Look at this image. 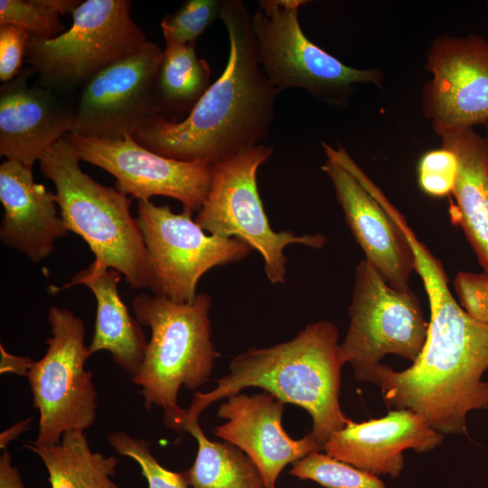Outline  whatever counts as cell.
Segmentation results:
<instances>
[{
    "instance_id": "obj_1",
    "label": "cell",
    "mask_w": 488,
    "mask_h": 488,
    "mask_svg": "<svg viewBox=\"0 0 488 488\" xmlns=\"http://www.w3.org/2000/svg\"><path fill=\"white\" fill-rule=\"evenodd\" d=\"M414 254L429 303L426 343L412 365L400 371L380 364L375 385L387 407L408 409L442 435H466L474 410H488V324L470 317L453 296L441 261L406 219L398 221Z\"/></svg>"
},
{
    "instance_id": "obj_2",
    "label": "cell",
    "mask_w": 488,
    "mask_h": 488,
    "mask_svg": "<svg viewBox=\"0 0 488 488\" xmlns=\"http://www.w3.org/2000/svg\"><path fill=\"white\" fill-rule=\"evenodd\" d=\"M220 18L229 37L223 72L183 119L157 115L132 138L160 155L211 165L265 144L279 92L258 61L251 15L240 0H221Z\"/></svg>"
},
{
    "instance_id": "obj_3",
    "label": "cell",
    "mask_w": 488,
    "mask_h": 488,
    "mask_svg": "<svg viewBox=\"0 0 488 488\" xmlns=\"http://www.w3.org/2000/svg\"><path fill=\"white\" fill-rule=\"evenodd\" d=\"M338 337L333 323L319 321L307 324L287 342L236 355L229 372L216 380L215 389L195 392L185 409L183 431L187 424L199 421L200 414L212 402L258 387L307 411L313 420L310 433L323 448L330 436L351 420L339 400L345 361Z\"/></svg>"
},
{
    "instance_id": "obj_4",
    "label": "cell",
    "mask_w": 488,
    "mask_h": 488,
    "mask_svg": "<svg viewBox=\"0 0 488 488\" xmlns=\"http://www.w3.org/2000/svg\"><path fill=\"white\" fill-rule=\"evenodd\" d=\"M212 299L197 294L191 303H175L164 296L140 293L132 300L135 318L151 330L138 374L145 408L164 411L165 427L183 432L186 410L177 403L180 388L194 391L209 381L218 357L211 338Z\"/></svg>"
},
{
    "instance_id": "obj_5",
    "label": "cell",
    "mask_w": 488,
    "mask_h": 488,
    "mask_svg": "<svg viewBox=\"0 0 488 488\" xmlns=\"http://www.w3.org/2000/svg\"><path fill=\"white\" fill-rule=\"evenodd\" d=\"M80 155L61 138L39 161L55 186V201L69 231L80 236L93 260L118 271L131 288H149L152 273L142 232L130 212L131 199L84 173Z\"/></svg>"
},
{
    "instance_id": "obj_6",
    "label": "cell",
    "mask_w": 488,
    "mask_h": 488,
    "mask_svg": "<svg viewBox=\"0 0 488 488\" xmlns=\"http://www.w3.org/2000/svg\"><path fill=\"white\" fill-rule=\"evenodd\" d=\"M305 0H260L251 15L259 64L280 93L301 89L330 106L345 108L358 84L381 87L379 69L348 66L314 44L303 32L298 12Z\"/></svg>"
},
{
    "instance_id": "obj_7",
    "label": "cell",
    "mask_w": 488,
    "mask_h": 488,
    "mask_svg": "<svg viewBox=\"0 0 488 488\" xmlns=\"http://www.w3.org/2000/svg\"><path fill=\"white\" fill-rule=\"evenodd\" d=\"M148 40L131 17L128 0H87L72 13L69 30L52 39L30 35L25 57L37 85L57 94L84 86L110 63Z\"/></svg>"
},
{
    "instance_id": "obj_8",
    "label": "cell",
    "mask_w": 488,
    "mask_h": 488,
    "mask_svg": "<svg viewBox=\"0 0 488 488\" xmlns=\"http://www.w3.org/2000/svg\"><path fill=\"white\" fill-rule=\"evenodd\" d=\"M272 153V146L261 144L212 164L211 190L194 221L211 235L240 239L259 252L267 279L271 284H283L286 275L285 248L297 244L319 249L325 238L321 234L277 232L269 225L257 174Z\"/></svg>"
},
{
    "instance_id": "obj_9",
    "label": "cell",
    "mask_w": 488,
    "mask_h": 488,
    "mask_svg": "<svg viewBox=\"0 0 488 488\" xmlns=\"http://www.w3.org/2000/svg\"><path fill=\"white\" fill-rule=\"evenodd\" d=\"M350 324L340 343L355 379L375 383V372L388 354L412 362L423 350L428 331L422 306L409 290L389 286L366 260L355 267L348 309Z\"/></svg>"
},
{
    "instance_id": "obj_10",
    "label": "cell",
    "mask_w": 488,
    "mask_h": 488,
    "mask_svg": "<svg viewBox=\"0 0 488 488\" xmlns=\"http://www.w3.org/2000/svg\"><path fill=\"white\" fill-rule=\"evenodd\" d=\"M48 323L52 336L47 350L34 361L26 378L39 411V430L35 446L60 443L64 433L92 427L97 415L98 392L92 372L85 370L91 355L85 345V325L71 311L52 306Z\"/></svg>"
},
{
    "instance_id": "obj_11",
    "label": "cell",
    "mask_w": 488,
    "mask_h": 488,
    "mask_svg": "<svg viewBox=\"0 0 488 488\" xmlns=\"http://www.w3.org/2000/svg\"><path fill=\"white\" fill-rule=\"evenodd\" d=\"M192 216L174 212L168 205L138 201L136 220L152 273L150 290L175 303L192 302L206 272L239 262L253 250L240 239L207 233Z\"/></svg>"
},
{
    "instance_id": "obj_12",
    "label": "cell",
    "mask_w": 488,
    "mask_h": 488,
    "mask_svg": "<svg viewBox=\"0 0 488 488\" xmlns=\"http://www.w3.org/2000/svg\"><path fill=\"white\" fill-rule=\"evenodd\" d=\"M162 57L159 45L148 41L138 51L96 73L82 87L70 134L123 139L161 115L156 79Z\"/></svg>"
},
{
    "instance_id": "obj_13",
    "label": "cell",
    "mask_w": 488,
    "mask_h": 488,
    "mask_svg": "<svg viewBox=\"0 0 488 488\" xmlns=\"http://www.w3.org/2000/svg\"><path fill=\"white\" fill-rule=\"evenodd\" d=\"M81 161L102 168L116 178V189L137 201L161 195L179 201L183 211L198 212L211 190V165L184 162L154 153L135 141L64 136Z\"/></svg>"
},
{
    "instance_id": "obj_14",
    "label": "cell",
    "mask_w": 488,
    "mask_h": 488,
    "mask_svg": "<svg viewBox=\"0 0 488 488\" xmlns=\"http://www.w3.org/2000/svg\"><path fill=\"white\" fill-rule=\"evenodd\" d=\"M425 69L421 111L437 136L488 122V42L471 33L433 39Z\"/></svg>"
},
{
    "instance_id": "obj_15",
    "label": "cell",
    "mask_w": 488,
    "mask_h": 488,
    "mask_svg": "<svg viewBox=\"0 0 488 488\" xmlns=\"http://www.w3.org/2000/svg\"><path fill=\"white\" fill-rule=\"evenodd\" d=\"M285 402L263 391L227 398L217 415L226 419L213 434L243 451L258 469L265 488H275L283 469L314 451L323 450L309 432L292 438L282 427Z\"/></svg>"
},
{
    "instance_id": "obj_16",
    "label": "cell",
    "mask_w": 488,
    "mask_h": 488,
    "mask_svg": "<svg viewBox=\"0 0 488 488\" xmlns=\"http://www.w3.org/2000/svg\"><path fill=\"white\" fill-rule=\"evenodd\" d=\"M346 223L366 260L392 287L409 290L415 271L411 247L398 223L347 169L331 158L322 166Z\"/></svg>"
},
{
    "instance_id": "obj_17",
    "label": "cell",
    "mask_w": 488,
    "mask_h": 488,
    "mask_svg": "<svg viewBox=\"0 0 488 488\" xmlns=\"http://www.w3.org/2000/svg\"><path fill=\"white\" fill-rule=\"evenodd\" d=\"M28 66L0 88V155L33 168L61 138L71 133L76 108L56 92L28 85Z\"/></svg>"
},
{
    "instance_id": "obj_18",
    "label": "cell",
    "mask_w": 488,
    "mask_h": 488,
    "mask_svg": "<svg viewBox=\"0 0 488 488\" xmlns=\"http://www.w3.org/2000/svg\"><path fill=\"white\" fill-rule=\"evenodd\" d=\"M444 435L408 409H392L382 418L357 423L352 419L323 446L328 455L375 475L396 478L404 466L403 452L433 450Z\"/></svg>"
},
{
    "instance_id": "obj_19",
    "label": "cell",
    "mask_w": 488,
    "mask_h": 488,
    "mask_svg": "<svg viewBox=\"0 0 488 488\" xmlns=\"http://www.w3.org/2000/svg\"><path fill=\"white\" fill-rule=\"evenodd\" d=\"M0 202L4 213L0 225L2 243L33 263L49 258L57 239L69 230L55 193L34 182L33 168L5 159L0 165Z\"/></svg>"
},
{
    "instance_id": "obj_20",
    "label": "cell",
    "mask_w": 488,
    "mask_h": 488,
    "mask_svg": "<svg viewBox=\"0 0 488 488\" xmlns=\"http://www.w3.org/2000/svg\"><path fill=\"white\" fill-rule=\"evenodd\" d=\"M121 276L118 271L92 261L62 286H50L48 290L57 294L76 285L90 289L96 298L97 313L89 351L90 354L109 352L113 361L133 378L141 369L148 342L141 324L131 316L118 294Z\"/></svg>"
},
{
    "instance_id": "obj_21",
    "label": "cell",
    "mask_w": 488,
    "mask_h": 488,
    "mask_svg": "<svg viewBox=\"0 0 488 488\" xmlns=\"http://www.w3.org/2000/svg\"><path fill=\"white\" fill-rule=\"evenodd\" d=\"M458 160L452 195L455 216L480 266L488 273V157L483 136L474 128L438 136Z\"/></svg>"
},
{
    "instance_id": "obj_22",
    "label": "cell",
    "mask_w": 488,
    "mask_h": 488,
    "mask_svg": "<svg viewBox=\"0 0 488 488\" xmlns=\"http://www.w3.org/2000/svg\"><path fill=\"white\" fill-rule=\"evenodd\" d=\"M36 454L48 473L51 488H119L111 479L119 460L93 452L82 431H68L50 446L25 444Z\"/></svg>"
},
{
    "instance_id": "obj_23",
    "label": "cell",
    "mask_w": 488,
    "mask_h": 488,
    "mask_svg": "<svg viewBox=\"0 0 488 488\" xmlns=\"http://www.w3.org/2000/svg\"><path fill=\"white\" fill-rule=\"evenodd\" d=\"M184 431L198 443L196 458L183 474L192 488H265L263 478L246 454L225 442L211 441L199 421L189 423Z\"/></svg>"
},
{
    "instance_id": "obj_24",
    "label": "cell",
    "mask_w": 488,
    "mask_h": 488,
    "mask_svg": "<svg viewBox=\"0 0 488 488\" xmlns=\"http://www.w3.org/2000/svg\"><path fill=\"white\" fill-rule=\"evenodd\" d=\"M211 68L197 56L194 44L167 42L156 79V99L160 113L186 116L206 91Z\"/></svg>"
},
{
    "instance_id": "obj_25",
    "label": "cell",
    "mask_w": 488,
    "mask_h": 488,
    "mask_svg": "<svg viewBox=\"0 0 488 488\" xmlns=\"http://www.w3.org/2000/svg\"><path fill=\"white\" fill-rule=\"evenodd\" d=\"M290 474L311 480L325 488H386L384 483L369 472L314 451L292 464Z\"/></svg>"
},
{
    "instance_id": "obj_26",
    "label": "cell",
    "mask_w": 488,
    "mask_h": 488,
    "mask_svg": "<svg viewBox=\"0 0 488 488\" xmlns=\"http://www.w3.org/2000/svg\"><path fill=\"white\" fill-rule=\"evenodd\" d=\"M221 0H187L165 15L160 26L167 42L195 44L197 38L220 17Z\"/></svg>"
},
{
    "instance_id": "obj_27",
    "label": "cell",
    "mask_w": 488,
    "mask_h": 488,
    "mask_svg": "<svg viewBox=\"0 0 488 488\" xmlns=\"http://www.w3.org/2000/svg\"><path fill=\"white\" fill-rule=\"evenodd\" d=\"M107 440L117 454L133 459L140 466L147 488H188L183 472H174L160 465L153 455L148 441L123 431L110 433Z\"/></svg>"
},
{
    "instance_id": "obj_28",
    "label": "cell",
    "mask_w": 488,
    "mask_h": 488,
    "mask_svg": "<svg viewBox=\"0 0 488 488\" xmlns=\"http://www.w3.org/2000/svg\"><path fill=\"white\" fill-rule=\"evenodd\" d=\"M60 16L45 0L0 1V24L20 26L42 39H52L66 31Z\"/></svg>"
},
{
    "instance_id": "obj_29",
    "label": "cell",
    "mask_w": 488,
    "mask_h": 488,
    "mask_svg": "<svg viewBox=\"0 0 488 488\" xmlns=\"http://www.w3.org/2000/svg\"><path fill=\"white\" fill-rule=\"evenodd\" d=\"M420 190L431 197L452 194L458 173V160L449 148L440 147L426 152L418 164Z\"/></svg>"
},
{
    "instance_id": "obj_30",
    "label": "cell",
    "mask_w": 488,
    "mask_h": 488,
    "mask_svg": "<svg viewBox=\"0 0 488 488\" xmlns=\"http://www.w3.org/2000/svg\"><path fill=\"white\" fill-rule=\"evenodd\" d=\"M454 287L462 309L473 319L488 324V273L460 271Z\"/></svg>"
},
{
    "instance_id": "obj_31",
    "label": "cell",
    "mask_w": 488,
    "mask_h": 488,
    "mask_svg": "<svg viewBox=\"0 0 488 488\" xmlns=\"http://www.w3.org/2000/svg\"><path fill=\"white\" fill-rule=\"evenodd\" d=\"M31 33L16 25L0 24V80H14L22 70V63Z\"/></svg>"
},
{
    "instance_id": "obj_32",
    "label": "cell",
    "mask_w": 488,
    "mask_h": 488,
    "mask_svg": "<svg viewBox=\"0 0 488 488\" xmlns=\"http://www.w3.org/2000/svg\"><path fill=\"white\" fill-rule=\"evenodd\" d=\"M0 354H1V362H0V373H14L18 376H27L28 371H30L34 361L30 357H22L16 356L9 353L3 346L0 344Z\"/></svg>"
},
{
    "instance_id": "obj_33",
    "label": "cell",
    "mask_w": 488,
    "mask_h": 488,
    "mask_svg": "<svg viewBox=\"0 0 488 488\" xmlns=\"http://www.w3.org/2000/svg\"><path fill=\"white\" fill-rule=\"evenodd\" d=\"M0 488H25L20 472L6 450L0 456Z\"/></svg>"
},
{
    "instance_id": "obj_34",
    "label": "cell",
    "mask_w": 488,
    "mask_h": 488,
    "mask_svg": "<svg viewBox=\"0 0 488 488\" xmlns=\"http://www.w3.org/2000/svg\"><path fill=\"white\" fill-rule=\"evenodd\" d=\"M32 420L33 418L21 420L2 432L0 435V448L5 449L11 441L14 440L22 433L27 431Z\"/></svg>"
},
{
    "instance_id": "obj_35",
    "label": "cell",
    "mask_w": 488,
    "mask_h": 488,
    "mask_svg": "<svg viewBox=\"0 0 488 488\" xmlns=\"http://www.w3.org/2000/svg\"><path fill=\"white\" fill-rule=\"evenodd\" d=\"M484 126H485V136H483V138L485 142L487 157H488V122Z\"/></svg>"
}]
</instances>
